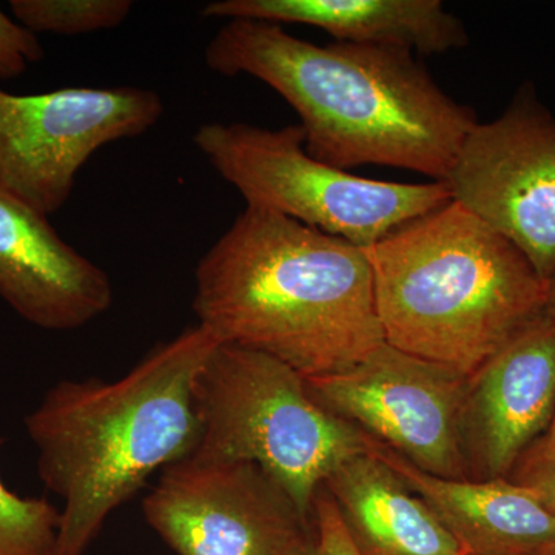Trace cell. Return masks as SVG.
<instances>
[{"mask_svg": "<svg viewBox=\"0 0 555 555\" xmlns=\"http://www.w3.org/2000/svg\"><path fill=\"white\" fill-rule=\"evenodd\" d=\"M412 51L320 47L281 25L225 22L204 60L222 76L268 83L298 113L305 147L337 169L375 164L448 181L476 113L448 96Z\"/></svg>", "mask_w": 555, "mask_h": 555, "instance_id": "obj_1", "label": "cell"}, {"mask_svg": "<svg viewBox=\"0 0 555 555\" xmlns=\"http://www.w3.org/2000/svg\"><path fill=\"white\" fill-rule=\"evenodd\" d=\"M540 440L545 441V443L555 444V414L553 418V423H551L550 429H547V433L545 436L540 438Z\"/></svg>", "mask_w": 555, "mask_h": 555, "instance_id": "obj_22", "label": "cell"}, {"mask_svg": "<svg viewBox=\"0 0 555 555\" xmlns=\"http://www.w3.org/2000/svg\"><path fill=\"white\" fill-rule=\"evenodd\" d=\"M193 310L221 345L305 378L339 374L385 345L363 247L246 207L199 259Z\"/></svg>", "mask_w": 555, "mask_h": 555, "instance_id": "obj_2", "label": "cell"}, {"mask_svg": "<svg viewBox=\"0 0 555 555\" xmlns=\"http://www.w3.org/2000/svg\"><path fill=\"white\" fill-rule=\"evenodd\" d=\"M364 251L387 345L467 378L545 313L546 281L454 199Z\"/></svg>", "mask_w": 555, "mask_h": 555, "instance_id": "obj_4", "label": "cell"}, {"mask_svg": "<svg viewBox=\"0 0 555 555\" xmlns=\"http://www.w3.org/2000/svg\"><path fill=\"white\" fill-rule=\"evenodd\" d=\"M43 56L38 36L0 9V79L20 78Z\"/></svg>", "mask_w": 555, "mask_h": 555, "instance_id": "obj_20", "label": "cell"}, {"mask_svg": "<svg viewBox=\"0 0 555 555\" xmlns=\"http://www.w3.org/2000/svg\"><path fill=\"white\" fill-rule=\"evenodd\" d=\"M163 115L159 94L139 87L0 89V189L50 217L67 204L94 152L147 133Z\"/></svg>", "mask_w": 555, "mask_h": 555, "instance_id": "obj_7", "label": "cell"}, {"mask_svg": "<svg viewBox=\"0 0 555 555\" xmlns=\"http://www.w3.org/2000/svg\"><path fill=\"white\" fill-rule=\"evenodd\" d=\"M193 142L247 207L275 211L363 248L452 201L444 181H377L321 163L306 150L299 124L281 129L204 124Z\"/></svg>", "mask_w": 555, "mask_h": 555, "instance_id": "obj_6", "label": "cell"}, {"mask_svg": "<svg viewBox=\"0 0 555 555\" xmlns=\"http://www.w3.org/2000/svg\"><path fill=\"white\" fill-rule=\"evenodd\" d=\"M218 345L195 324L153 347L124 377L61 379L28 412L40 481L62 500L54 555H86L153 474L195 451L193 385Z\"/></svg>", "mask_w": 555, "mask_h": 555, "instance_id": "obj_3", "label": "cell"}, {"mask_svg": "<svg viewBox=\"0 0 555 555\" xmlns=\"http://www.w3.org/2000/svg\"><path fill=\"white\" fill-rule=\"evenodd\" d=\"M507 480L535 495L555 517V444L537 440L520 456Z\"/></svg>", "mask_w": 555, "mask_h": 555, "instance_id": "obj_18", "label": "cell"}, {"mask_svg": "<svg viewBox=\"0 0 555 555\" xmlns=\"http://www.w3.org/2000/svg\"><path fill=\"white\" fill-rule=\"evenodd\" d=\"M372 451L425 500L467 555H555V517L521 486L430 476L375 440Z\"/></svg>", "mask_w": 555, "mask_h": 555, "instance_id": "obj_13", "label": "cell"}, {"mask_svg": "<svg viewBox=\"0 0 555 555\" xmlns=\"http://www.w3.org/2000/svg\"><path fill=\"white\" fill-rule=\"evenodd\" d=\"M323 486L364 555H467L372 447L335 467Z\"/></svg>", "mask_w": 555, "mask_h": 555, "instance_id": "obj_15", "label": "cell"}, {"mask_svg": "<svg viewBox=\"0 0 555 555\" xmlns=\"http://www.w3.org/2000/svg\"><path fill=\"white\" fill-rule=\"evenodd\" d=\"M452 199L509 240L542 280L555 275V116L532 86L467 134L448 178Z\"/></svg>", "mask_w": 555, "mask_h": 555, "instance_id": "obj_9", "label": "cell"}, {"mask_svg": "<svg viewBox=\"0 0 555 555\" xmlns=\"http://www.w3.org/2000/svg\"><path fill=\"white\" fill-rule=\"evenodd\" d=\"M555 414V318L542 313L467 378L460 433L469 480L507 478Z\"/></svg>", "mask_w": 555, "mask_h": 555, "instance_id": "obj_11", "label": "cell"}, {"mask_svg": "<svg viewBox=\"0 0 555 555\" xmlns=\"http://www.w3.org/2000/svg\"><path fill=\"white\" fill-rule=\"evenodd\" d=\"M0 298L33 326L68 332L104 315L115 292L47 215L0 189Z\"/></svg>", "mask_w": 555, "mask_h": 555, "instance_id": "obj_12", "label": "cell"}, {"mask_svg": "<svg viewBox=\"0 0 555 555\" xmlns=\"http://www.w3.org/2000/svg\"><path fill=\"white\" fill-rule=\"evenodd\" d=\"M306 385L321 406L423 473L469 480L460 433L467 377L454 369L385 343L356 366Z\"/></svg>", "mask_w": 555, "mask_h": 555, "instance_id": "obj_10", "label": "cell"}, {"mask_svg": "<svg viewBox=\"0 0 555 555\" xmlns=\"http://www.w3.org/2000/svg\"><path fill=\"white\" fill-rule=\"evenodd\" d=\"M545 313L555 318V275L553 276V280L547 283Z\"/></svg>", "mask_w": 555, "mask_h": 555, "instance_id": "obj_21", "label": "cell"}, {"mask_svg": "<svg viewBox=\"0 0 555 555\" xmlns=\"http://www.w3.org/2000/svg\"><path fill=\"white\" fill-rule=\"evenodd\" d=\"M14 20L35 35L79 36L113 30L129 17L130 0H11Z\"/></svg>", "mask_w": 555, "mask_h": 555, "instance_id": "obj_16", "label": "cell"}, {"mask_svg": "<svg viewBox=\"0 0 555 555\" xmlns=\"http://www.w3.org/2000/svg\"><path fill=\"white\" fill-rule=\"evenodd\" d=\"M312 520L315 540L309 555H364L324 486L313 499Z\"/></svg>", "mask_w": 555, "mask_h": 555, "instance_id": "obj_19", "label": "cell"}, {"mask_svg": "<svg viewBox=\"0 0 555 555\" xmlns=\"http://www.w3.org/2000/svg\"><path fill=\"white\" fill-rule=\"evenodd\" d=\"M201 14L310 25L338 42L392 47L423 56L463 49L469 42L462 22L440 0H217Z\"/></svg>", "mask_w": 555, "mask_h": 555, "instance_id": "obj_14", "label": "cell"}, {"mask_svg": "<svg viewBox=\"0 0 555 555\" xmlns=\"http://www.w3.org/2000/svg\"><path fill=\"white\" fill-rule=\"evenodd\" d=\"M199 440L193 456L254 463L306 516L332 470L371 451L372 438L310 396L276 358L233 345L211 350L193 385Z\"/></svg>", "mask_w": 555, "mask_h": 555, "instance_id": "obj_5", "label": "cell"}, {"mask_svg": "<svg viewBox=\"0 0 555 555\" xmlns=\"http://www.w3.org/2000/svg\"><path fill=\"white\" fill-rule=\"evenodd\" d=\"M61 511L46 499L21 496L0 478V555H54Z\"/></svg>", "mask_w": 555, "mask_h": 555, "instance_id": "obj_17", "label": "cell"}, {"mask_svg": "<svg viewBox=\"0 0 555 555\" xmlns=\"http://www.w3.org/2000/svg\"><path fill=\"white\" fill-rule=\"evenodd\" d=\"M150 528L178 555H309L312 517L264 469L188 455L142 500Z\"/></svg>", "mask_w": 555, "mask_h": 555, "instance_id": "obj_8", "label": "cell"}]
</instances>
